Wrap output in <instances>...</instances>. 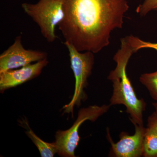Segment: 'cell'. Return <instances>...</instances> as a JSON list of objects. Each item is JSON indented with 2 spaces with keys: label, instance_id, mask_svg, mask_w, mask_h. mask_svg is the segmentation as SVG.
Instances as JSON below:
<instances>
[{
  "label": "cell",
  "instance_id": "14",
  "mask_svg": "<svg viewBox=\"0 0 157 157\" xmlns=\"http://www.w3.org/2000/svg\"><path fill=\"white\" fill-rule=\"evenodd\" d=\"M147 128L152 129L157 134V113L155 112L148 117Z\"/></svg>",
  "mask_w": 157,
  "mask_h": 157
},
{
  "label": "cell",
  "instance_id": "2",
  "mask_svg": "<svg viewBox=\"0 0 157 157\" xmlns=\"http://www.w3.org/2000/svg\"><path fill=\"white\" fill-rule=\"evenodd\" d=\"M121 42L120 48L113 58L116 67L107 77L112 82L113 86L109 104L124 105L132 124L144 125L143 113L146 104L143 99L137 98L126 73L129 59L135 52L126 37L121 39Z\"/></svg>",
  "mask_w": 157,
  "mask_h": 157
},
{
  "label": "cell",
  "instance_id": "9",
  "mask_svg": "<svg viewBox=\"0 0 157 157\" xmlns=\"http://www.w3.org/2000/svg\"><path fill=\"white\" fill-rule=\"evenodd\" d=\"M21 123L23 124L24 126L26 127L27 128H25L26 129V134L37 147L41 157H53L57 153V148L55 141L48 143L42 140L31 129L28 122L25 120H22Z\"/></svg>",
  "mask_w": 157,
  "mask_h": 157
},
{
  "label": "cell",
  "instance_id": "6",
  "mask_svg": "<svg viewBox=\"0 0 157 157\" xmlns=\"http://www.w3.org/2000/svg\"><path fill=\"white\" fill-rule=\"evenodd\" d=\"M47 58V53L38 50L26 49L21 42V35L0 55V73L25 67Z\"/></svg>",
  "mask_w": 157,
  "mask_h": 157
},
{
  "label": "cell",
  "instance_id": "11",
  "mask_svg": "<svg viewBox=\"0 0 157 157\" xmlns=\"http://www.w3.org/2000/svg\"><path fill=\"white\" fill-rule=\"evenodd\" d=\"M139 80L148 91L151 98L157 102V71L142 74Z\"/></svg>",
  "mask_w": 157,
  "mask_h": 157
},
{
  "label": "cell",
  "instance_id": "8",
  "mask_svg": "<svg viewBox=\"0 0 157 157\" xmlns=\"http://www.w3.org/2000/svg\"><path fill=\"white\" fill-rule=\"evenodd\" d=\"M47 58L34 64H31L17 70H11L0 73V91L18 86L38 77L42 70L48 64Z\"/></svg>",
  "mask_w": 157,
  "mask_h": 157
},
{
  "label": "cell",
  "instance_id": "3",
  "mask_svg": "<svg viewBox=\"0 0 157 157\" xmlns=\"http://www.w3.org/2000/svg\"><path fill=\"white\" fill-rule=\"evenodd\" d=\"M64 45L69 51L71 68L75 78V86L71 101L64 106L62 110L63 113H71L73 117L74 107H79L82 102L87 98L84 89L87 86L88 78L92 73L94 56V53L89 51L81 53L67 42L65 41Z\"/></svg>",
  "mask_w": 157,
  "mask_h": 157
},
{
  "label": "cell",
  "instance_id": "4",
  "mask_svg": "<svg viewBox=\"0 0 157 157\" xmlns=\"http://www.w3.org/2000/svg\"><path fill=\"white\" fill-rule=\"evenodd\" d=\"M21 7L39 26L46 41L49 43L55 41L56 27L64 17L61 2L59 0H39L36 4L22 3Z\"/></svg>",
  "mask_w": 157,
  "mask_h": 157
},
{
  "label": "cell",
  "instance_id": "5",
  "mask_svg": "<svg viewBox=\"0 0 157 157\" xmlns=\"http://www.w3.org/2000/svg\"><path fill=\"white\" fill-rule=\"evenodd\" d=\"M110 104L102 106L93 105L79 109L78 116L72 126L65 131L59 130L55 135L57 154L62 157H75V150L80 140L78 130L85 121H95L107 113Z\"/></svg>",
  "mask_w": 157,
  "mask_h": 157
},
{
  "label": "cell",
  "instance_id": "13",
  "mask_svg": "<svg viewBox=\"0 0 157 157\" xmlns=\"http://www.w3.org/2000/svg\"><path fill=\"white\" fill-rule=\"evenodd\" d=\"M157 10V0H144L136 9V12L141 16H144L152 10Z\"/></svg>",
  "mask_w": 157,
  "mask_h": 157
},
{
  "label": "cell",
  "instance_id": "10",
  "mask_svg": "<svg viewBox=\"0 0 157 157\" xmlns=\"http://www.w3.org/2000/svg\"><path fill=\"white\" fill-rule=\"evenodd\" d=\"M142 156L157 157V134L147 127L144 138Z\"/></svg>",
  "mask_w": 157,
  "mask_h": 157
},
{
  "label": "cell",
  "instance_id": "7",
  "mask_svg": "<svg viewBox=\"0 0 157 157\" xmlns=\"http://www.w3.org/2000/svg\"><path fill=\"white\" fill-rule=\"evenodd\" d=\"M135 133L130 135L122 132L120 140L114 143L109 130L107 131V139L111 145L109 156L114 157H140L142 156L144 138L146 128L144 125L134 124Z\"/></svg>",
  "mask_w": 157,
  "mask_h": 157
},
{
  "label": "cell",
  "instance_id": "1",
  "mask_svg": "<svg viewBox=\"0 0 157 157\" xmlns=\"http://www.w3.org/2000/svg\"><path fill=\"white\" fill-rule=\"evenodd\" d=\"M64 17L59 25L65 42L80 52L97 53L109 45L110 34L122 28L127 0H59Z\"/></svg>",
  "mask_w": 157,
  "mask_h": 157
},
{
  "label": "cell",
  "instance_id": "15",
  "mask_svg": "<svg viewBox=\"0 0 157 157\" xmlns=\"http://www.w3.org/2000/svg\"><path fill=\"white\" fill-rule=\"evenodd\" d=\"M153 106L154 107L155 110V112L157 113V102H155V103H153Z\"/></svg>",
  "mask_w": 157,
  "mask_h": 157
},
{
  "label": "cell",
  "instance_id": "12",
  "mask_svg": "<svg viewBox=\"0 0 157 157\" xmlns=\"http://www.w3.org/2000/svg\"><path fill=\"white\" fill-rule=\"evenodd\" d=\"M127 39L136 53L141 48H151L157 51V43L145 42L137 37L131 35L127 36Z\"/></svg>",
  "mask_w": 157,
  "mask_h": 157
}]
</instances>
